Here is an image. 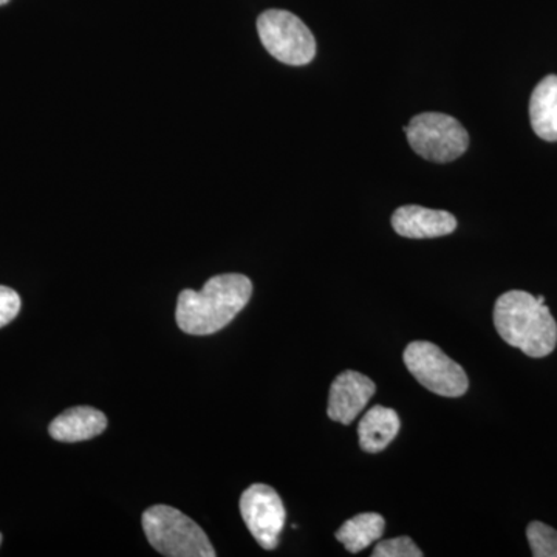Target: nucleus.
Listing matches in <instances>:
<instances>
[{
    "label": "nucleus",
    "instance_id": "obj_8",
    "mask_svg": "<svg viewBox=\"0 0 557 557\" xmlns=\"http://www.w3.org/2000/svg\"><path fill=\"white\" fill-rule=\"evenodd\" d=\"M376 386L372 380L355 370H346L333 381L330 387L327 413L336 423H354L362 409L375 395Z\"/></svg>",
    "mask_w": 557,
    "mask_h": 557
},
{
    "label": "nucleus",
    "instance_id": "obj_14",
    "mask_svg": "<svg viewBox=\"0 0 557 557\" xmlns=\"http://www.w3.org/2000/svg\"><path fill=\"white\" fill-rule=\"evenodd\" d=\"M527 537L534 557H557V531L542 522H531Z\"/></svg>",
    "mask_w": 557,
    "mask_h": 557
},
{
    "label": "nucleus",
    "instance_id": "obj_19",
    "mask_svg": "<svg viewBox=\"0 0 557 557\" xmlns=\"http://www.w3.org/2000/svg\"><path fill=\"white\" fill-rule=\"evenodd\" d=\"M0 545H2V534H0Z\"/></svg>",
    "mask_w": 557,
    "mask_h": 557
},
{
    "label": "nucleus",
    "instance_id": "obj_1",
    "mask_svg": "<svg viewBox=\"0 0 557 557\" xmlns=\"http://www.w3.org/2000/svg\"><path fill=\"white\" fill-rule=\"evenodd\" d=\"M251 295V281L244 274H219L200 292L183 289L175 311L178 327L188 335H212L247 307Z\"/></svg>",
    "mask_w": 557,
    "mask_h": 557
},
{
    "label": "nucleus",
    "instance_id": "obj_5",
    "mask_svg": "<svg viewBox=\"0 0 557 557\" xmlns=\"http://www.w3.org/2000/svg\"><path fill=\"white\" fill-rule=\"evenodd\" d=\"M258 33L271 57L284 64L306 65L317 54L313 33L289 11H263L258 20Z\"/></svg>",
    "mask_w": 557,
    "mask_h": 557
},
{
    "label": "nucleus",
    "instance_id": "obj_9",
    "mask_svg": "<svg viewBox=\"0 0 557 557\" xmlns=\"http://www.w3.org/2000/svg\"><path fill=\"white\" fill-rule=\"evenodd\" d=\"M392 226L408 239H434L448 236L457 230V219L448 211L406 205L392 215Z\"/></svg>",
    "mask_w": 557,
    "mask_h": 557
},
{
    "label": "nucleus",
    "instance_id": "obj_3",
    "mask_svg": "<svg viewBox=\"0 0 557 557\" xmlns=\"http://www.w3.org/2000/svg\"><path fill=\"white\" fill-rule=\"evenodd\" d=\"M143 530L160 555L170 557H214L203 530L188 516L168 505H156L143 515Z\"/></svg>",
    "mask_w": 557,
    "mask_h": 557
},
{
    "label": "nucleus",
    "instance_id": "obj_11",
    "mask_svg": "<svg viewBox=\"0 0 557 557\" xmlns=\"http://www.w3.org/2000/svg\"><path fill=\"white\" fill-rule=\"evenodd\" d=\"M399 417L394 409L375 406L359 421V446L370 454L381 453L399 432Z\"/></svg>",
    "mask_w": 557,
    "mask_h": 557
},
{
    "label": "nucleus",
    "instance_id": "obj_6",
    "mask_svg": "<svg viewBox=\"0 0 557 557\" xmlns=\"http://www.w3.org/2000/svg\"><path fill=\"white\" fill-rule=\"evenodd\" d=\"M403 358L413 379L428 391L448 398H458L467 394V372L435 344L416 341L406 347Z\"/></svg>",
    "mask_w": 557,
    "mask_h": 557
},
{
    "label": "nucleus",
    "instance_id": "obj_13",
    "mask_svg": "<svg viewBox=\"0 0 557 557\" xmlns=\"http://www.w3.org/2000/svg\"><path fill=\"white\" fill-rule=\"evenodd\" d=\"M386 520L379 512H362L347 520L336 531V539L346 547L347 552L359 553L370 547L384 534Z\"/></svg>",
    "mask_w": 557,
    "mask_h": 557
},
{
    "label": "nucleus",
    "instance_id": "obj_2",
    "mask_svg": "<svg viewBox=\"0 0 557 557\" xmlns=\"http://www.w3.org/2000/svg\"><path fill=\"white\" fill-rule=\"evenodd\" d=\"M494 325L505 343L531 358L548 357L557 346V324L548 307L522 289L497 299Z\"/></svg>",
    "mask_w": 557,
    "mask_h": 557
},
{
    "label": "nucleus",
    "instance_id": "obj_12",
    "mask_svg": "<svg viewBox=\"0 0 557 557\" xmlns=\"http://www.w3.org/2000/svg\"><path fill=\"white\" fill-rule=\"evenodd\" d=\"M530 120L537 137L557 141V76H545L533 90Z\"/></svg>",
    "mask_w": 557,
    "mask_h": 557
},
{
    "label": "nucleus",
    "instance_id": "obj_10",
    "mask_svg": "<svg viewBox=\"0 0 557 557\" xmlns=\"http://www.w3.org/2000/svg\"><path fill=\"white\" fill-rule=\"evenodd\" d=\"M108 428V418L101 410L78 406L62 412L49 426L51 437L62 443L84 442L98 437Z\"/></svg>",
    "mask_w": 557,
    "mask_h": 557
},
{
    "label": "nucleus",
    "instance_id": "obj_7",
    "mask_svg": "<svg viewBox=\"0 0 557 557\" xmlns=\"http://www.w3.org/2000/svg\"><path fill=\"white\" fill-rule=\"evenodd\" d=\"M240 515L260 547H277L285 527V508L273 487L262 483L249 486L240 497Z\"/></svg>",
    "mask_w": 557,
    "mask_h": 557
},
{
    "label": "nucleus",
    "instance_id": "obj_15",
    "mask_svg": "<svg viewBox=\"0 0 557 557\" xmlns=\"http://www.w3.org/2000/svg\"><path fill=\"white\" fill-rule=\"evenodd\" d=\"M373 557H423V552L408 536L388 539L380 542L372 553Z\"/></svg>",
    "mask_w": 557,
    "mask_h": 557
},
{
    "label": "nucleus",
    "instance_id": "obj_4",
    "mask_svg": "<svg viewBox=\"0 0 557 557\" xmlns=\"http://www.w3.org/2000/svg\"><path fill=\"white\" fill-rule=\"evenodd\" d=\"M410 148L424 160L449 163L467 152V129L446 113L424 112L413 116L405 127Z\"/></svg>",
    "mask_w": 557,
    "mask_h": 557
},
{
    "label": "nucleus",
    "instance_id": "obj_16",
    "mask_svg": "<svg viewBox=\"0 0 557 557\" xmlns=\"http://www.w3.org/2000/svg\"><path fill=\"white\" fill-rule=\"evenodd\" d=\"M21 296L13 288L0 285V329L9 325L20 314Z\"/></svg>",
    "mask_w": 557,
    "mask_h": 557
},
{
    "label": "nucleus",
    "instance_id": "obj_18",
    "mask_svg": "<svg viewBox=\"0 0 557 557\" xmlns=\"http://www.w3.org/2000/svg\"><path fill=\"white\" fill-rule=\"evenodd\" d=\"M10 0H0V7L2 5H7V3H9Z\"/></svg>",
    "mask_w": 557,
    "mask_h": 557
},
{
    "label": "nucleus",
    "instance_id": "obj_17",
    "mask_svg": "<svg viewBox=\"0 0 557 557\" xmlns=\"http://www.w3.org/2000/svg\"><path fill=\"white\" fill-rule=\"evenodd\" d=\"M536 299L539 300V302H541V304H545V298H544V296H537V298H536Z\"/></svg>",
    "mask_w": 557,
    "mask_h": 557
}]
</instances>
